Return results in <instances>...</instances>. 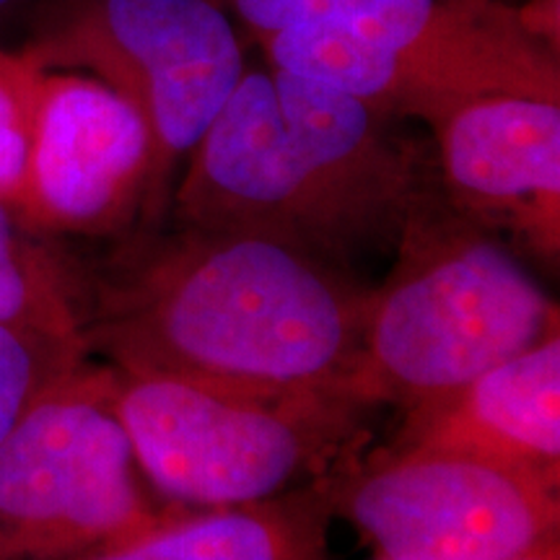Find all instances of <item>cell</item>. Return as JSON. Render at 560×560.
I'll use <instances>...</instances> for the list:
<instances>
[{"label": "cell", "mask_w": 560, "mask_h": 560, "mask_svg": "<svg viewBox=\"0 0 560 560\" xmlns=\"http://www.w3.org/2000/svg\"><path fill=\"white\" fill-rule=\"evenodd\" d=\"M81 272L83 338L109 366L249 395L359 402L371 285L355 270L257 236L174 223L132 229Z\"/></svg>", "instance_id": "6da1fadb"}, {"label": "cell", "mask_w": 560, "mask_h": 560, "mask_svg": "<svg viewBox=\"0 0 560 560\" xmlns=\"http://www.w3.org/2000/svg\"><path fill=\"white\" fill-rule=\"evenodd\" d=\"M389 117L289 70H244L172 192L179 226L268 240L322 262L395 249L423 179Z\"/></svg>", "instance_id": "7a4b0ae2"}, {"label": "cell", "mask_w": 560, "mask_h": 560, "mask_svg": "<svg viewBox=\"0 0 560 560\" xmlns=\"http://www.w3.org/2000/svg\"><path fill=\"white\" fill-rule=\"evenodd\" d=\"M371 289L353 395L363 408L429 410L482 371L558 332V304L522 265L452 208L423 174Z\"/></svg>", "instance_id": "3957f363"}, {"label": "cell", "mask_w": 560, "mask_h": 560, "mask_svg": "<svg viewBox=\"0 0 560 560\" xmlns=\"http://www.w3.org/2000/svg\"><path fill=\"white\" fill-rule=\"evenodd\" d=\"M112 369V405L149 486L182 509L262 503L314 486L366 444L371 410Z\"/></svg>", "instance_id": "277c9868"}, {"label": "cell", "mask_w": 560, "mask_h": 560, "mask_svg": "<svg viewBox=\"0 0 560 560\" xmlns=\"http://www.w3.org/2000/svg\"><path fill=\"white\" fill-rule=\"evenodd\" d=\"M177 511L140 472L109 363L68 371L0 436V560H73Z\"/></svg>", "instance_id": "5b68a950"}, {"label": "cell", "mask_w": 560, "mask_h": 560, "mask_svg": "<svg viewBox=\"0 0 560 560\" xmlns=\"http://www.w3.org/2000/svg\"><path fill=\"white\" fill-rule=\"evenodd\" d=\"M24 52L42 70L94 75L140 112L153 179L138 229H156L172 202L174 166L244 75V52L213 0H55Z\"/></svg>", "instance_id": "8992f818"}, {"label": "cell", "mask_w": 560, "mask_h": 560, "mask_svg": "<svg viewBox=\"0 0 560 560\" xmlns=\"http://www.w3.org/2000/svg\"><path fill=\"white\" fill-rule=\"evenodd\" d=\"M317 486L380 560L560 556V486L478 454L392 441L350 454Z\"/></svg>", "instance_id": "52a82bcc"}, {"label": "cell", "mask_w": 560, "mask_h": 560, "mask_svg": "<svg viewBox=\"0 0 560 560\" xmlns=\"http://www.w3.org/2000/svg\"><path fill=\"white\" fill-rule=\"evenodd\" d=\"M260 42L270 68L346 91L384 117L429 122L452 104L486 94L560 102L558 47L499 0H459L439 26L416 37L304 24Z\"/></svg>", "instance_id": "ba28073f"}, {"label": "cell", "mask_w": 560, "mask_h": 560, "mask_svg": "<svg viewBox=\"0 0 560 560\" xmlns=\"http://www.w3.org/2000/svg\"><path fill=\"white\" fill-rule=\"evenodd\" d=\"M153 179L140 112L81 70H45L19 219L42 236H125Z\"/></svg>", "instance_id": "9c48e42d"}, {"label": "cell", "mask_w": 560, "mask_h": 560, "mask_svg": "<svg viewBox=\"0 0 560 560\" xmlns=\"http://www.w3.org/2000/svg\"><path fill=\"white\" fill-rule=\"evenodd\" d=\"M436 143L439 187L457 213L558 265L560 102L486 94L425 122Z\"/></svg>", "instance_id": "30bf717a"}, {"label": "cell", "mask_w": 560, "mask_h": 560, "mask_svg": "<svg viewBox=\"0 0 560 560\" xmlns=\"http://www.w3.org/2000/svg\"><path fill=\"white\" fill-rule=\"evenodd\" d=\"M395 444L478 454L560 486V332L405 416Z\"/></svg>", "instance_id": "8fae6325"}, {"label": "cell", "mask_w": 560, "mask_h": 560, "mask_svg": "<svg viewBox=\"0 0 560 560\" xmlns=\"http://www.w3.org/2000/svg\"><path fill=\"white\" fill-rule=\"evenodd\" d=\"M330 520L314 482L247 506L182 509L156 527L73 560H327Z\"/></svg>", "instance_id": "7c38bea8"}, {"label": "cell", "mask_w": 560, "mask_h": 560, "mask_svg": "<svg viewBox=\"0 0 560 560\" xmlns=\"http://www.w3.org/2000/svg\"><path fill=\"white\" fill-rule=\"evenodd\" d=\"M0 325L86 350L81 262L0 200ZM91 355V353H89Z\"/></svg>", "instance_id": "4fadbf2b"}, {"label": "cell", "mask_w": 560, "mask_h": 560, "mask_svg": "<svg viewBox=\"0 0 560 560\" xmlns=\"http://www.w3.org/2000/svg\"><path fill=\"white\" fill-rule=\"evenodd\" d=\"M257 39L291 26H338L369 37H416L441 24L459 0H229Z\"/></svg>", "instance_id": "5bb4252c"}, {"label": "cell", "mask_w": 560, "mask_h": 560, "mask_svg": "<svg viewBox=\"0 0 560 560\" xmlns=\"http://www.w3.org/2000/svg\"><path fill=\"white\" fill-rule=\"evenodd\" d=\"M42 70L24 50L0 47V200L19 213L30 172Z\"/></svg>", "instance_id": "9a60e30c"}, {"label": "cell", "mask_w": 560, "mask_h": 560, "mask_svg": "<svg viewBox=\"0 0 560 560\" xmlns=\"http://www.w3.org/2000/svg\"><path fill=\"white\" fill-rule=\"evenodd\" d=\"M89 359L81 348L0 325V436L42 392Z\"/></svg>", "instance_id": "2e32d148"}, {"label": "cell", "mask_w": 560, "mask_h": 560, "mask_svg": "<svg viewBox=\"0 0 560 560\" xmlns=\"http://www.w3.org/2000/svg\"><path fill=\"white\" fill-rule=\"evenodd\" d=\"M19 3H21V0H0V19L9 16V13L16 9Z\"/></svg>", "instance_id": "e0dca14e"}, {"label": "cell", "mask_w": 560, "mask_h": 560, "mask_svg": "<svg viewBox=\"0 0 560 560\" xmlns=\"http://www.w3.org/2000/svg\"><path fill=\"white\" fill-rule=\"evenodd\" d=\"M529 560H560V556H548V558H529Z\"/></svg>", "instance_id": "ac0fdd59"}]
</instances>
